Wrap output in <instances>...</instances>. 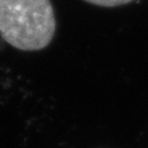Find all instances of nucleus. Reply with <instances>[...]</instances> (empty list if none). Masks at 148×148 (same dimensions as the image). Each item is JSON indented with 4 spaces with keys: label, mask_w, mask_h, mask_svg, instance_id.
I'll list each match as a JSON object with an SVG mask.
<instances>
[{
    "label": "nucleus",
    "mask_w": 148,
    "mask_h": 148,
    "mask_svg": "<svg viewBox=\"0 0 148 148\" xmlns=\"http://www.w3.org/2000/svg\"><path fill=\"white\" fill-rule=\"evenodd\" d=\"M56 18L49 0H0V36L21 51H40L52 42Z\"/></svg>",
    "instance_id": "nucleus-1"
},
{
    "label": "nucleus",
    "mask_w": 148,
    "mask_h": 148,
    "mask_svg": "<svg viewBox=\"0 0 148 148\" xmlns=\"http://www.w3.org/2000/svg\"><path fill=\"white\" fill-rule=\"evenodd\" d=\"M86 2H89L91 5H100V7H117L132 2L133 0H85Z\"/></svg>",
    "instance_id": "nucleus-2"
}]
</instances>
